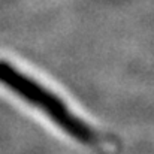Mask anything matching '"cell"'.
I'll return each instance as SVG.
<instances>
[{
	"instance_id": "6da1fadb",
	"label": "cell",
	"mask_w": 154,
	"mask_h": 154,
	"mask_svg": "<svg viewBox=\"0 0 154 154\" xmlns=\"http://www.w3.org/2000/svg\"><path fill=\"white\" fill-rule=\"evenodd\" d=\"M0 84L21 100L41 111L60 130L75 141L85 145H96L99 142L96 130L79 118L57 93L6 60H0Z\"/></svg>"
}]
</instances>
